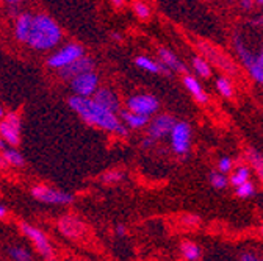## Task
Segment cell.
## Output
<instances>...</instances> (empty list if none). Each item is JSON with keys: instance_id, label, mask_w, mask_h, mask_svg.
I'll list each match as a JSON object with an SVG mask.
<instances>
[{"instance_id": "7c38bea8", "label": "cell", "mask_w": 263, "mask_h": 261, "mask_svg": "<svg viewBox=\"0 0 263 261\" xmlns=\"http://www.w3.org/2000/svg\"><path fill=\"white\" fill-rule=\"evenodd\" d=\"M174 125H176V119L173 116L170 114L157 116L149 125V136L152 139H160L166 135H171Z\"/></svg>"}, {"instance_id": "f35d334b", "label": "cell", "mask_w": 263, "mask_h": 261, "mask_svg": "<svg viewBox=\"0 0 263 261\" xmlns=\"http://www.w3.org/2000/svg\"><path fill=\"white\" fill-rule=\"evenodd\" d=\"M110 2L115 5V7H122L124 5V2H125V0H110Z\"/></svg>"}, {"instance_id": "277c9868", "label": "cell", "mask_w": 263, "mask_h": 261, "mask_svg": "<svg viewBox=\"0 0 263 261\" xmlns=\"http://www.w3.org/2000/svg\"><path fill=\"white\" fill-rule=\"evenodd\" d=\"M201 49V52L207 56V59L213 64V66H216L218 69L230 74V75H235L237 74V66H235V63L230 59L227 55H224L222 52H219L216 47L207 44V43H199L197 44Z\"/></svg>"}, {"instance_id": "ba28073f", "label": "cell", "mask_w": 263, "mask_h": 261, "mask_svg": "<svg viewBox=\"0 0 263 261\" xmlns=\"http://www.w3.org/2000/svg\"><path fill=\"white\" fill-rule=\"evenodd\" d=\"M171 144H173V150L177 155H185L190 152L191 128L186 122H176L171 132Z\"/></svg>"}, {"instance_id": "e575fe53", "label": "cell", "mask_w": 263, "mask_h": 261, "mask_svg": "<svg viewBox=\"0 0 263 261\" xmlns=\"http://www.w3.org/2000/svg\"><path fill=\"white\" fill-rule=\"evenodd\" d=\"M243 261H255V259H258V256L257 255H252V253H245V255H241L240 256Z\"/></svg>"}, {"instance_id": "5b68a950", "label": "cell", "mask_w": 263, "mask_h": 261, "mask_svg": "<svg viewBox=\"0 0 263 261\" xmlns=\"http://www.w3.org/2000/svg\"><path fill=\"white\" fill-rule=\"evenodd\" d=\"M85 50L82 46L79 44H68L63 49H60L57 53H53L52 56H49L47 59V66L53 68V69H61L64 66H68L72 61H76L77 58L83 56Z\"/></svg>"}, {"instance_id": "5bb4252c", "label": "cell", "mask_w": 263, "mask_h": 261, "mask_svg": "<svg viewBox=\"0 0 263 261\" xmlns=\"http://www.w3.org/2000/svg\"><path fill=\"white\" fill-rule=\"evenodd\" d=\"M58 228H60V232L64 235V236H68V238H77L79 235H82L83 232V224L76 219L74 216H64L60 219L58 222Z\"/></svg>"}, {"instance_id": "2e32d148", "label": "cell", "mask_w": 263, "mask_h": 261, "mask_svg": "<svg viewBox=\"0 0 263 261\" xmlns=\"http://www.w3.org/2000/svg\"><path fill=\"white\" fill-rule=\"evenodd\" d=\"M234 47H235V52H237L240 61L243 63V66H245L246 69H249V68L252 66V64H254L257 55L252 53V50L245 44V41L241 39L240 35H235V36H234Z\"/></svg>"}, {"instance_id": "ac0fdd59", "label": "cell", "mask_w": 263, "mask_h": 261, "mask_svg": "<svg viewBox=\"0 0 263 261\" xmlns=\"http://www.w3.org/2000/svg\"><path fill=\"white\" fill-rule=\"evenodd\" d=\"M183 85H185V88L193 94V97L199 104H207L209 102V97H207L204 88L201 86V83L197 82L193 75H185L183 77Z\"/></svg>"}, {"instance_id": "8992f818", "label": "cell", "mask_w": 263, "mask_h": 261, "mask_svg": "<svg viewBox=\"0 0 263 261\" xmlns=\"http://www.w3.org/2000/svg\"><path fill=\"white\" fill-rule=\"evenodd\" d=\"M21 230H22V233L33 243V246L36 247V250L40 252V255H41L43 258H46V259H52V258H53V249H52V246H50L47 236H46L41 230H38V228L31 227V225H28V224H25V222L21 224Z\"/></svg>"}, {"instance_id": "7bdbcfd3", "label": "cell", "mask_w": 263, "mask_h": 261, "mask_svg": "<svg viewBox=\"0 0 263 261\" xmlns=\"http://www.w3.org/2000/svg\"><path fill=\"white\" fill-rule=\"evenodd\" d=\"M113 38H115L116 41H121V36H119V35H116V33H113Z\"/></svg>"}, {"instance_id": "7a4b0ae2", "label": "cell", "mask_w": 263, "mask_h": 261, "mask_svg": "<svg viewBox=\"0 0 263 261\" xmlns=\"http://www.w3.org/2000/svg\"><path fill=\"white\" fill-rule=\"evenodd\" d=\"M61 28L52 17L38 14L33 17L31 33L27 44L35 50H49L61 41Z\"/></svg>"}, {"instance_id": "30bf717a", "label": "cell", "mask_w": 263, "mask_h": 261, "mask_svg": "<svg viewBox=\"0 0 263 261\" xmlns=\"http://www.w3.org/2000/svg\"><path fill=\"white\" fill-rule=\"evenodd\" d=\"M0 135L7 139L10 146H17L21 141V119L17 114L10 113L5 119L0 122Z\"/></svg>"}, {"instance_id": "f546056e", "label": "cell", "mask_w": 263, "mask_h": 261, "mask_svg": "<svg viewBox=\"0 0 263 261\" xmlns=\"http://www.w3.org/2000/svg\"><path fill=\"white\" fill-rule=\"evenodd\" d=\"M10 256L13 259H17V261H30L33 258L30 255V252L25 250V249H22V247H13V249H10Z\"/></svg>"}, {"instance_id": "7402d4cb", "label": "cell", "mask_w": 263, "mask_h": 261, "mask_svg": "<svg viewBox=\"0 0 263 261\" xmlns=\"http://www.w3.org/2000/svg\"><path fill=\"white\" fill-rule=\"evenodd\" d=\"M180 253L183 258L190 259V261H196L202 256V250L199 246H196L194 243H190V241H183L180 244Z\"/></svg>"}, {"instance_id": "cb8c5ba5", "label": "cell", "mask_w": 263, "mask_h": 261, "mask_svg": "<svg viewBox=\"0 0 263 261\" xmlns=\"http://www.w3.org/2000/svg\"><path fill=\"white\" fill-rule=\"evenodd\" d=\"M193 68L194 71L199 74V77L202 78H209L212 75V66H210V63L201 56H194L193 58Z\"/></svg>"}, {"instance_id": "1f68e13d", "label": "cell", "mask_w": 263, "mask_h": 261, "mask_svg": "<svg viewBox=\"0 0 263 261\" xmlns=\"http://www.w3.org/2000/svg\"><path fill=\"white\" fill-rule=\"evenodd\" d=\"M121 178H122V172H119V171L107 172L102 175V182H105V183H115V182H119Z\"/></svg>"}, {"instance_id": "bcb514c9", "label": "cell", "mask_w": 263, "mask_h": 261, "mask_svg": "<svg viewBox=\"0 0 263 261\" xmlns=\"http://www.w3.org/2000/svg\"><path fill=\"white\" fill-rule=\"evenodd\" d=\"M260 232H261V235H263V227H261V228H260Z\"/></svg>"}, {"instance_id": "f6af8a7d", "label": "cell", "mask_w": 263, "mask_h": 261, "mask_svg": "<svg viewBox=\"0 0 263 261\" xmlns=\"http://www.w3.org/2000/svg\"><path fill=\"white\" fill-rule=\"evenodd\" d=\"M0 117H4V108L0 107Z\"/></svg>"}, {"instance_id": "ab89813d", "label": "cell", "mask_w": 263, "mask_h": 261, "mask_svg": "<svg viewBox=\"0 0 263 261\" xmlns=\"http://www.w3.org/2000/svg\"><path fill=\"white\" fill-rule=\"evenodd\" d=\"M152 144H154V139H152V138H147V139H144L143 147H151Z\"/></svg>"}, {"instance_id": "d4e9b609", "label": "cell", "mask_w": 263, "mask_h": 261, "mask_svg": "<svg viewBox=\"0 0 263 261\" xmlns=\"http://www.w3.org/2000/svg\"><path fill=\"white\" fill-rule=\"evenodd\" d=\"M4 153V156H5V159L8 161V165H11V166H16V168H22L24 165H25V159H24V156L17 152V150H14V149H11V147H7L5 150H2Z\"/></svg>"}, {"instance_id": "ee69618b", "label": "cell", "mask_w": 263, "mask_h": 261, "mask_svg": "<svg viewBox=\"0 0 263 261\" xmlns=\"http://www.w3.org/2000/svg\"><path fill=\"white\" fill-rule=\"evenodd\" d=\"M255 4L257 5H263V0H255Z\"/></svg>"}, {"instance_id": "9a60e30c", "label": "cell", "mask_w": 263, "mask_h": 261, "mask_svg": "<svg viewBox=\"0 0 263 261\" xmlns=\"http://www.w3.org/2000/svg\"><path fill=\"white\" fill-rule=\"evenodd\" d=\"M33 17L28 13H22L17 21H16V25H14V33H16V38L21 41V43H27L28 38H30V33H31V27H33Z\"/></svg>"}, {"instance_id": "f1b7e54d", "label": "cell", "mask_w": 263, "mask_h": 261, "mask_svg": "<svg viewBox=\"0 0 263 261\" xmlns=\"http://www.w3.org/2000/svg\"><path fill=\"white\" fill-rule=\"evenodd\" d=\"M134 13L143 21L151 17V8L144 2H140V0H135V2H134Z\"/></svg>"}, {"instance_id": "8d00e7d4", "label": "cell", "mask_w": 263, "mask_h": 261, "mask_svg": "<svg viewBox=\"0 0 263 261\" xmlns=\"http://www.w3.org/2000/svg\"><path fill=\"white\" fill-rule=\"evenodd\" d=\"M116 233H118L119 236H124V235H125V227H124V225H118Z\"/></svg>"}, {"instance_id": "6da1fadb", "label": "cell", "mask_w": 263, "mask_h": 261, "mask_svg": "<svg viewBox=\"0 0 263 261\" xmlns=\"http://www.w3.org/2000/svg\"><path fill=\"white\" fill-rule=\"evenodd\" d=\"M69 107L89 125L118 133L119 136H127V128L119 122L116 113L107 110L91 97L74 95L69 99Z\"/></svg>"}, {"instance_id": "d590c367", "label": "cell", "mask_w": 263, "mask_h": 261, "mask_svg": "<svg viewBox=\"0 0 263 261\" xmlns=\"http://www.w3.org/2000/svg\"><path fill=\"white\" fill-rule=\"evenodd\" d=\"M8 166V161L5 159V156L2 155L0 156V169H4V168H7Z\"/></svg>"}, {"instance_id": "83f0119b", "label": "cell", "mask_w": 263, "mask_h": 261, "mask_svg": "<svg viewBox=\"0 0 263 261\" xmlns=\"http://www.w3.org/2000/svg\"><path fill=\"white\" fill-rule=\"evenodd\" d=\"M210 185L215 188V189H224L226 186H227V178H226V175H224V172H212L210 174Z\"/></svg>"}, {"instance_id": "8fae6325", "label": "cell", "mask_w": 263, "mask_h": 261, "mask_svg": "<svg viewBox=\"0 0 263 261\" xmlns=\"http://www.w3.org/2000/svg\"><path fill=\"white\" fill-rule=\"evenodd\" d=\"M89 71H94V61H92V58L83 55V56L77 58L76 61H72L71 64H68V66L61 68L60 75L64 80H72L74 77L85 74V72H89Z\"/></svg>"}, {"instance_id": "b9f144b4", "label": "cell", "mask_w": 263, "mask_h": 261, "mask_svg": "<svg viewBox=\"0 0 263 261\" xmlns=\"http://www.w3.org/2000/svg\"><path fill=\"white\" fill-rule=\"evenodd\" d=\"M5 216H7V210H5V207L0 205V217H5Z\"/></svg>"}, {"instance_id": "603a6c76", "label": "cell", "mask_w": 263, "mask_h": 261, "mask_svg": "<svg viewBox=\"0 0 263 261\" xmlns=\"http://www.w3.org/2000/svg\"><path fill=\"white\" fill-rule=\"evenodd\" d=\"M251 77L257 82V83H261L263 85V49L260 50V53L255 56V61L252 66L248 69Z\"/></svg>"}, {"instance_id": "60d3db41", "label": "cell", "mask_w": 263, "mask_h": 261, "mask_svg": "<svg viewBox=\"0 0 263 261\" xmlns=\"http://www.w3.org/2000/svg\"><path fill=\"white\" fill-rule=\"evenodd\" d=\"M183 220L186 224H191V222H197V217H183Z\"/></svg>"}, {"instance_id": "9c48e42d", "label": "cell", "mask_w": 263, "mask_h": 261, "mask_svg": "<svg viewBox=\"0 0 263 261\" xmlns=\"http://www.w3.org/2000/svg\"><path fill=\"white\" fill-rule=\"evenodd\" d=\"M158 107H160L158 101L154 95H147V94L134 95L127 101V110L144 116H152L154 113L158 111Z\"/></svg>"}, {"instance_id": "836d02e7", "label": "cell", "mask_w": 263, "mask_h": 261, "mask_svg": "<svg viewBox=\"0 0 263 261\" xmlns=\"http://www.w3.org/2000/svg\"><path fill=\"white\" fill-rule=\"evenodd\" d=\"M254 4H255V0H241V8L249 11L254 7Z\"/></svg>"}, {"instance_id": "52a82bcc", "label": "cell", "mask_w": 263, "mask_h": 261, "mask_svg": "<svg viewBox=\"0 0 263 261\" xmlns=\"http://www.w3.org/2000/svg\"><path fill=\"white\" fill-rule=\"evenodd\" d=\"M97 86H99V77L94 71L80 74L71 80V89L74 95L91 97L97 91Z\"/></svg>"}, {"instance_id": "4dcf8cb0", "label": "cell", "mask_w": 263, "mask_h": 261, "mask_svg": "<svg viewBox=\"0 0 263 261\" xmlns=\"http://www.w3.org/2000/svg\"><path fill=\"white\" fill-rule=\"evenodd\" d=\"M237 195H240V197H251V195L255 192V189H254V185L248 180V182H245V183H241L240 186H237Z\"/></svg>"}, {"instance_id": "ffe728a7", "label": "cell", "mask_w": 263, "mask_h": 261, "mask_svg": "<svg viewBox=\"0 0 263 261\" xmlns=\"http://www.w3.org/2000/svg\"><path fill=\"white\" fill-rule=\"evenodd\" d=\"M121 116L124 119V122L130 127V128H143L144 125L149 124V116H144V114H138V113H134V111H121Z\"/></svg>"}, {"instance_id": "74e56055", "label": "cell", "mask_w": 263, "mask_h": 261, "mask_svg": "<svg viewBox=\"0 0 263 261\" xmlns=\"http://www.w3.org/2000/svg\"><path fill=\"white\" fill-rule=\"evenodd\" d=\"M5 2L8 4V5H19V4H22V2H25V0H5Z\"/></svg>"}, {"instance_id": "484cf974", "label": "cell", "mask_w": 263, "mask_h": 261, "mask_svg": "<svg viewBox=\"0 0 263 261\" xmlns=\"http://www.w3.org/2000/svg\"><path fill=\"white\" fill-rule=\"evenodd\" d=\"M249 177H251V171H249V168H246V166H240V168L232 174V177H230V183H232V185L237 188V186H240L241 183L248 182V180H249Z\"/></svg>"}, {"instance_id": "4fadbf2b", "label": "cell", "mask_w": 263, "mask_h": 261, "mask_svg": "<svg viewBox=\"0 0 263 261\" xmlns=\"http://www.w3.org/2000/svg\"><path fill=\"white\" fill-rule=\"evenodd\" d=\"M92 99L96 102H99L102 107H105L107 110L113 111V113H119L121 111V107H119V99H118V95L111 91V89H107V88H99L94 95H92Z\"/></svg>"}, {"instance_id": "4316f807", "label": "cell", "mask_w": 263, "mask_h": 261, "mask_svg": "<svg viewBox=\"0 0 263 261\" xmlns=\"http://www.w3.org/2000/svg\"><path fill=\"white\" fill-rule=\"evenodd\" d=\"M216 88H218L219 94L224 97H232V94H234L232 83H230V80L227 77H219L216 82Z\"/></svg>"}, {"instance_id": "3957f363", "label": "cell", "mask_w": 263, "mask_h": 261, "mask_svg": "<svg viewBox=\"0 0 263 261\" xmlns=\"http://www.w3.org/2000/svg\"><path fill=\"white\" fill-rule=\"evenodd\" d=\"M33 197L43 204H52V205H69L74 202V195L58 191L49 186H35L31 189Z\"/></svg>"}, {"instance_id": "d6986e66", "label": "cell", "mask_w": 263, "mask_h": 261, "mask_svg": "<svg viewBox=\"0 0 263 261\" xmlns=\"http://www.w3.org/2000/svg\"><path fill=\"white\" fill-rule=\"evenodd\" d=\"M158 55H160V59L161 63L164 64V66H168L171 71L174 72H185L186 71V66L185 64L168 49H160L158 50Z\"/></svg>"}, {"instance_id": "d6a6232c", "label": "cell", "mask_w": 263, "mask_h": 261, "mask_svg": "<svg viewBox=\"0 0 263 261\" xmlns=\"http://www.w3.org/2000/svg\"><path fill=\"white\" fill-rule=\"evenodd\" d=\"M218 168H219V171L221 172H230L232 171V159H230L229 156H224V158H221L219 159V163H218Z\"/></svg>"}, {"instance_id": "e0dca14e", "label": "cell", "mask_w": 263, "mask_h": 261, "mask_svg": "<svg viewBox=\"0 0 263 261\" xmlns=\"http://www.w3.org/2000/svg\"><path fill=\"white\" fill-rule=\"evenodd\" d=\"M135 64L140 69H143L146 72H151V74H164V75L171 74V69L168 66H164L163 63L158 64V63H155L154 59H151L147 56H137Z\"/></svg>"}, {"instance_id": "44dd1931", "label": "cell", "mask_w": 263, "mask_h": 261, "mask_svg": "<svg viewBox=\"0 0 263 261\" xmlns=\"http://www.w3.org/2000/svg\"><path fill=\"white\" fill-rule=\"evenodd\" d=\"M246 156H248L249 165L254 168L255 174L258 175V178H260L261 183H263V155H261L258 150H255V149L251 147V149H248Z\"/></svg>"}]
</instances>
